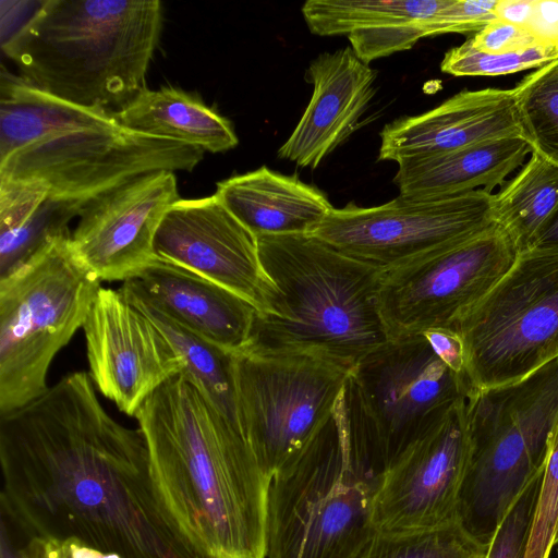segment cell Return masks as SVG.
Here are the masks:
<instances>
[{
    "instance_id": "7402d4cb",
    "label": "cell",
    "mask_w": 558,
    "mask_h": 558,
    "mask_svg": "<svg viewBox=\"0 0 558 558\" xmlns=\"http://www.w3.org/2000/svg\"><path fill=\"white\" fill-rule=\"evenodd\" d=\"M533 153L522 136L489 141L398 163L393 183L409 199H436L475 191L492 193Z\"/></svg>"
},
{
    "instance_id": "9c48e42d",
    "label": "cell",
    "mask_w": 558,
    "mask_h": 558,
    "mask_svg": "<svg viewBox=\"0 0 558 558\" xmlns=\"http://www.w3.org/2000/svg\"><path fill=\"white\" fill-rule=\"evenodd\" d=\"M232 369L238 423L269 481L326 424L352 373L311 355L248 348L233 353Z\"/></svg>"
},
{
    "instance_id": "7c38bea8",
    "label": "cell",
    "mask_w": 558,
    "mask_h": 558,
    "mask_svg": "<svg viewBox=\"0 0 558 558\" xmlns=\"http://www.w3.org/2000/svg\"><path fill=\"white\" fill-rule=\"evenodd\" d=\"M494 193L332 208L312 233L381 272L464 241L494 223Z\"/></svg>"
},
{
    "instance_id": "4dcf8cb0",
    "label": "cell",
    "mask_w": 558,
    "mask_h": 558,
    "mask_svg": "<svg viewBox=\"0 0 558 558\" xmlns=\"http://www.w3.org/2000/svg\"><path fill=\"white\" fill-rule=\"evenodd\" d=\"M558 59V48L537 45L524 50L490 53L476 49L470 38L446 52L440 70L454 76H495L537 69Z\"/></svg>"
},
{
    "instance_id": "4316f807",
    "label": "cell",
    "mask_w": 558,
    "mask_h": 558,
    "mask_svg": "<svg viewBox=\"0 0 558 558\" xmlns=\"http://www.w3.org/2000/svg\"><path fill=\"white\" fill-rule=\"evenodd\" d=\"M558 210V165L533 151L520 171L494 194L493 221L519 252L534 245Z\"/></svg>"
},
{
    "instance_id": "44dd1931",
    "label": "cell",
    "mask_w": 558,
    "mask_h": 558,
    "mask_svg": "<svg viewBox=\"0 0 558 558\" xmlns=\"http://www.w3.org/2000/svg\"><path fill=\"white\" fill-rule=\"evenodd\" d=\"M214 195L256 236L312 234L333 208L316 187L266 166L218 182Z\"/></svg>"
},
{
    "instance_id": "83f0119b",
    "label": "cell",
    "mask_w": 558,
    "mask_h": 558,
    "mask_svg": "<svg viewBox=\"0 0 558 558\" xmlns=\"http://www.w3.org/2000/svg\"><path fill=\"white\" fill-rule=\"evenodd\" d=\"M448 0H307L302 14L318 36H349L353 32L393 23L430 20Z\"/></svg>"
},
{
    "instance_id": "52a82bcc",
    "label": "cell",
    "mask_w": 558,
    "mask_h": 558,
    "mask_svg": "<svg viewBox=\"0 0 558 558\" xmlns=\"http://www.w3.org/2000/svg\"><path fill=\"white\" fill-rule=\"evenodd\" d=\"M452 329L463 341L470 395L515 383L558 357V242L520 251Z\"/></svg>"
},
{
    "instance_id": "7bdbcfd3",
    "label": "cell",
    "mask_w": 558,
    "mask_h": 558,
    "mask_svg": "<svg viewBox=\"0 0 558 558\" xmlns=\"http://www.w3.org/2000/svg\"><path fill=\"white\" fill-rule=\"evenodd\" d=\"M558 544V529H557V533H556V536H555V545Z\"/></svg>"
},
{
    "instance_id": "ac0fdd59",
    "label": "cell",
    "mask_w": 558,
    "mask_h": 558,
    "mask_svg": "<svg viewBox=\"0 0 558 558\" xmlns=\"http://www.w3.org/2000/svg\"><path fill=\"white\" fill-rule=\"evenodd\" d=\"M520 136L513 89L463 90L426 112L386 124L378 159L399 163Z\"/></svg>"
},
{
    "instance_id": "60d3db41",
    "label": "cell",
    "mask_w": 558,
    "mask_h": 558,
    "mask_svg": "<svg viewBox=\"0 0 558 558\" xmlns=\"http://www.w3.org/2000/svg\"><path fill=\"white\" fill-rule=\"evenodd\" d=\"M0 556L1 558H21L19 548L15 546L8 532L5 525L1 523V537H0Z\"/></svg>"
},
{
    "instance_id": "d4e9b609",
    "label": "cell",
    "mask_w": 558,
    "mask_h": 558,
    "mask_svg": "<svg viewBox=\"0 0 558 558\" xmlns=\"http://www.w3.org/2000/svg\"><path fill=\"white\" fill-rule=\"evenodd\" d=\"M81 206L49 196L38 179H0V278L35 256L51 240L71 233Z\"/></svg>"
},
{
    "instance_id": "ba28073f",
    "label": "cell",
    "mask_w": 558,
    "mask_h": 558,
    "mask_svg": "<svg viewBox=\"0 0 558 558\" xmlns=\"http://www.w3.org/2000/svg\"><path fill=\"white\" fill-rule=\"evenodd\" d=\"M466 410L472 452L461 501L498 522L545 465L558 416V357L515 383L471 393Z\"/></svg>"
},
{
    "instance_id": "30bf717a",
    "label": "cell",
    "mask_w": 558,
    "mask_h": 558,
    "mask_svg": "<svg viewBox=\"0 0 558 558\" xmlns=\"http://www.w3.org/2000/svg\"><path fill=\"white\" fill-rule=\"evenodd\" d=\"M204 150L120 124L48 136L0 161V179H38L49 196L84 208L130 181L158 171L191 172Z\"/></svg>"
},
{
    "instance_id": "ab89813d",
    "label": "cell",
    "mask_w": 558,
    "mask_h": 558,
    "mask_svg": "<svg viewBox=\"0 0 558 558\" xmlns=\"http://www.w3.org/2000/svg\"><path fill=\"white\" fill-rule=\"evenodd\" d=\"M535 0H498L496 16L498 20L527 27Z\"/></svg>"
},
{
    "instance_id": "d6986e66",
    "label": "cell",
    "mask_w": 558,
    "mask_h": 558,
    "mask_svg": "<svg viewBox=\"0 0 558 558\" xmlns=\"http://www.w3.org/2000/svg\"><path fill=\"white\" fill-rule=\"evenodd\" d=\"M306 77L313 84L311 100L277 155L316 169L359 126L375 95L377 72L345 47L318 54Z\"/></svg>"
},
{
    "instance_id": "d590c367",
    "label": "cell",
    "mask_w": 558,
    "mask_h": 558,
    "mask_svg": "<svg viewBox=\"0 0 558 558\" xmlns=\"http://www.w3.org/2000/svg\"><path fill=\"white\" fill-rule=\"evenodd\" d=\"M470 40L476 49L490 53L514 52L539 45L525 27L498 19L476 32Z\"/></svg>"
},
{
    "instance_id": "b9f144b4",
    "label": "cell",
    "mask_w": 558,
    "mask_h": 558,
    "mask_svg": "<svg viewBox=\"0 0 558 558\" xmlns=\"http://www.w3.org/2000/svg\"><path fill=\"white\" fill-rule=\"evenodd\" d=\"M548 242H558V210L548 222L535 244Z\"/></svg>"
},
{
    "instance_id": "8fae6325",
    "label": "cell",
    "mask_w": 558,
    "mask_h": 558,
    "mask_svg": "<svg viewBox=\"0 0 558 558\" xmlns=\"http://www.w3.org/2000/svg\"><path fill=\"white\" fill-rule=\"evenodd\" d=\"M519 253L493 223L480 233L381 272L379 315L388 340L452 329L510 269Z\"/></svg>"
},
{
    "instance_id": "277c9868",
    "label": "cell",
    "mask_w": 558,
    "mask_h": 558,
    "mask_svg": "<svg viewBox=\"0 0 558 558\" xmlns=\"http://www.w3.org/2000/svg\"><path fill=\"white\" fill-rule=\"evenodd\" d=\"M256 238L270 295L246 348L311 355L352 372L389 341L377 305L380 270L313 234Z\"/></svg>"
},
{
    "instance_id": "836d02e7",
    "label": "cell",
    "mask_w": 558,
    "mask_h": 558,
    "mask_svg": "<svg viewBox=\"0 0 558 558\" xmlns=\"http://www.w3.org/2000/svg\"><path fill=\"white\" fill-rule=\"evenodd\" d=\"M430 20L393 23L357 31L350 34L348 38L355 54L369 64L376 59L408 50L420 39L428 37Z\"/></svg>"
},
{
    "instance_id": "6da1fadb",
    "label": "cell",
    "mask_w": 558,
    "mask_h": 558,
    "mask_svg": "<svg viewBox=\"0 0 558 558\" xmlns=\"http://www.w3.org/2000/svg\"><path fill=\"white\" fill-rule=\"evenodd\" d=\"M1 522L120 558H199L154 478L140 428L116 421L85 372L0 414Z\"/></svg>"
},
{
    "instance_id": "e575fe53",
    "label": "cell",
    "mask_w": 558,
    "mask_h": 558,
    "mask_svg": "<svg viewBox=\"0 0 558 558\" xmlns=\"http://www.w3.org/2000/svg\"><path fill=\"white\" fill-rule=\"evenodd\" d=\"M498 0H448L428 23V37L447 33L478 32L497 19Z\"/></svg>"
},
{
    "instance_id": "603a6c76",
    "label": "cell",
    "mask_w": 558,
    "mask_h": 558,
    "mask_svg": "<svg viewBox=\"0 0 558 558\" xmlns=\"http://www.w3.org/2000/svg\"><path fill=\"white\" fill-rule=\"evenodd\" d=\"M116 124L114 111L72 104L1 70L0 161L48 136Z\"/></svg>"
},
{
    "instance_id": "4fadbf2b",
    "label": "cell",
    "mask_w": 558,
    "mask_h": 558,
    "mask_svg": "<svg viewBox=\"0 0 558 558\" xmlns=\"http://www.w3.org/2000/svg\"><path fill=\"white\" fill-rule=\"evenodd\" d=\"M351 381L367 417L383 471L437 416L468 398L423 335L389 340L361 361Z\"/></svg>"
},
{
    "instance_id": "3957f363",
    "label": "cell",
    "mask_w": 558,
    "mask_h": 558,
    "mask_svg": "<svg viewBox=\"0 0 558 558\" xmlns=\"http://www.w3.org/2000/svg\"><path fill=\"white\" fill-rule=\"evenodd\" d=\"M162 15L158 0L39 1L1 48L29 84L118 111L147 88Z\"/></svg>"
},
{
    "instance_id": "7a4b0ae2",
    "label": "cell",
    "mask_w": 558,
    "mask_h": 558,
    "mask_svg": "<svg viewBox=\"0 0 558 558\" xmlns=\"http://www.w3.org/2000/svg\"><path fill=\"white\" fill-rule=\"evenodd\" d=\"M154 478L199 558H266L269 478L241 429L185 372L134 416Z\"/></svg>"
},
{
    "instance_id": "8992f818",
    "label": "cell",
    "mask_w": 558,
    "mask_h": 558,
    "mask_svg": "<svg viewBox=\"0 0 558 558\" xmlns=\"http://www.w3.org/2000/svg\"><path fill=\"white\" fill-rule=\"evenodd\" d=\"M70 235L0 278V414L48 389L52 360L83 327L101 288L73 253Z\"/></svg>"
},
{
    "instance_id": "ffe728a7",
    "label": "cell",
    "mask_w": 558,
    "mask_h": 558,
    "mask_svg": "<svg viewBox=\"0 0 558 558\" xmlns=\"http://www.w3.org/2000/svg\"><path fill=\"white\" fill-rule=\"evenodd\" d=\"M128 280L175 322L220 349L235 353L248 345L257 310L230 290L158 256Z\"/></svg>"
},
{
    "instance_id": "5bb4252c",
    "label": "cell",
    "mask_w": 558,
    "mask_h": 558,
    "mask_svg": "<svg viewBox=\"0 0 558 558\" xmlns=\"http://www.w3.org/2000/svg\"><path fill=\"white\" fill-rule=\"evenodd\" d=\"M471 452L466 398H462L383 471L372 497L374 529L404 532L458 522Z\"/></svg>"
},
{
    "instance_id": "2e32d148",
    "label": "cell",
    "mask_w": 558,
    "mask_h": 558,
    "mask_svg": "<svg viewBox=\"0 0 558 558\" xmlns=\"http://www.w3.org/2000/svg\"><path fill=\"white\" fill-rule=\"evenodd\" d=\"M154 252L242 296L257 313L267 308L270 284L257 238L215 195L173 203L156 232Z\"/></svg>"
},
{
    "instance_id": "f546056e",
    "label": "cell",
    "mask_w": 558,
    "mask_h": 558,
    "mask_svg": "<svg viewBox=\"0 0 558 558\" xmlns=\"http://www.w3.org/2000/svg\"><path fill=\"white\" fill-rule=\"evenodd\" d=\"M513 89L523 137L558 165V59L537 68Z\"/></svg>"
},
{
    "instance_id": "e0dca14e",
    "label": "cell",
    "mask_w": 558,
    "mask_h": 558,
    "mask_svg": "<svg viewBox=\"0 0 558 558\" xmlns=\"http://www.w3.org/2000/svg\"><path fill=\"white\" fill-rule=\"evenodd\" d=\"M178 199L174 172L138 177L84 206L72 251L101 281H125L155 258L156 232Z\"/></svg>"
},
{
    "instance_id": "5b68a950",
    "label": "cell",
    "mask_w": 558,
    "mask_h": 558,
    "mask_svg": "<svg viewBox=\"0 0 558 558\" xmlns=\"http://www.w3.org/2000/svg\"><path fill=\"white\" fill-rule=\"evenodd\" d=\"M373 490L349 378L326 424L270 478L266 558H354L376 532Z\"/></svg>"
},
{
    "instance_id": "1f68e13d",
    "label": "cell",
    "mask_w": 558,
    "mask_h": 558,
    "mask_svg": "<svg viewBox=\"0 0 558 558\" xmlns=\"http://www.w3.org/2000/svg\"><path fill=\"white\" fill-rule=\"evenodd\" d=\"M558 529V416L548 438L547 457L524 558H549Z\"/></svg>"
},
{
    "instance_id": "f1b7e54d",
    "label": "cell",
    "mask_w": 558,
    "mask_h": 558,
    "mask_svg": "<svg viewBox=\"0 0 558 558\" xmlns=\"http://www.w3.org/2000/svg\"><path fill=\"white\" fill-rule=\"evenodd\" d=\"M487 551L458 521L415 531H376L354 558H485Z\"/></svg>"
},
{
    "instance_id": "484cf974",
    "label": "cell",
    "mask_w": 558,
    "mask_h": 558,
    "mask_svg": "<svg viewBox=\"0 0 558 558\" xmlns=\"http://www.w3.org/2000/svg\"><path fill=\"white\" fill-rule=\"evenodd\" d=\"M120 290L170 341L183 361V372L190 375L215 407L240 428L234 398L233 353L220 349L175 322L151 303L131 281H123Z\"/></svg>"
},
{
    "instance_id": "8d00e7d4",
    "label": "cell",
    "mask_w": 558,
    "mask_h": 558,
    "mask_svg": "<svg viewBox=\"0 0 558 558\" xmlns=\"http://www.w3.org/2000/svg\"><path fill=\"white\" fill-rule=\"evenodd\" d=\"M17 548L21 558H116L73 541L32 538Z\"/></svg>"
},
{
    "instance_id": "cb8c5ba5",
    "label": "cell",
    "mask_w": 558,
    "mask_h": 558,
    "mask_svg": "<svg viewBox=\"0 0 558 558\" xmlns=\"http://www.w3.org/2000/svg\"><path fill=\"white\" fill-rule=\"evenodd\" d=\"M117 122L129 130L221 153L239 138L231 122L203 99L175 87L145 88L114 111Z\"/></svg>"
},
{
    "instance_id": "f35d334b",
    "label": "cell",
    "mask_w": 558,
    "mask_h": 558,
    "mask_svg": "<svg viewBox=\"0 0 558 558\" xmlns=\"http://www.w3.org/2000/svg\"><path fill=\"white\" fill-rule=\"evenodd\" d=\"M526 29L539 45L558 48V0H535Z\"/></svg>"
},
{
    "instance_id": "d6a6232c",
    "label": "cell",
    "mask_w": 558,
    "mask_h": 558,
    "mask_svg": "<svg viewBox=\"0 0 558 558\" xmlns=\"http://www.w3.org/2000/svg\"><path fill=\"white\" fill-rule=\"evenodd\" d=\"M544 468L531 480L497 529L485 558H524Z\"/></svg>"
},
{
    "instance_id": "74e56055",
    "label": "cell",
    "mask_w": 558,
    "mask_h": 558,
    "mask_svg": "<svg viewBox=\"0 0 558 558\" xmlns=\"http://www.w3.org/2000/svg\"><path fill=\"white\" fill-rule=\"evenodd\" d=\"M437 356L465 380L464 345L460 335L450 328H433L422 333ZM468 381V380H466Z\"/></svg>"
},
{
    "instance_id": "9a60e30c",
    "label": "cell",
    "mask_w": 558,
    "mask_h": 558,
    "mask_svg": "<svg viewBox=\"0 0 558 558\" xmlns=\"http://www.w3.org/2000/svg\"><path fill=\"white\" fill-rule=\"evenodd\" d=\"M82 328L93 383L129 416L184 371L170 341L120 289H99Z\"/></svg>"
}]
</instances>
